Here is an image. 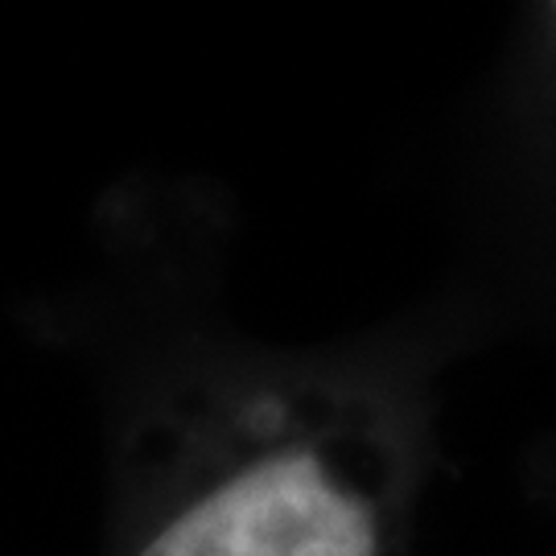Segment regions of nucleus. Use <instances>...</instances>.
Masks as SVG:
<instances>
[{
	"instance_id": "nucleus-1",
	"label": "nucleus",
	"mask_w": 556,
	"mask_h": 556,
	"mask_svg": "<svg viewBox=\"0 0 556 556\" xmlns=\"http://www.w3.org/2000/svg\"><path fill=\"white\" fill-rule=\"evenodd\" d=\"M137 556H383V511L330 441L285 438L215 475Z\"/></svg>"
},
{
	"instance_id": "nucleus-2",
	"label": "nucleus",
	"mask_w": 556,
	"mask_h": 556,
	"mask_svg": "<svg viewBox=\"0 0 556 556\" xmlns=\"http://www.w3.org/2000/svg\"><path fill=\"white\" fill-rule=\"evenodd\" d=\"M553 13H556V4H553Z\"/></svg>"
}]
</instances>
